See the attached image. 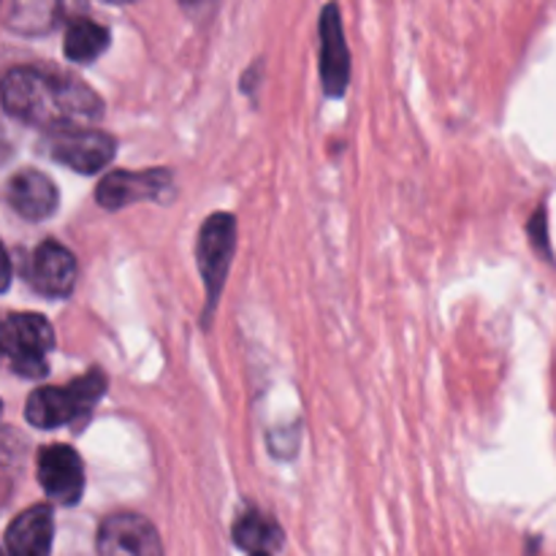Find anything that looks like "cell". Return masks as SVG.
<instances>
[{
    "label": "cell",
    "instance_id": "obj_5",
    "mask_svg": "<svg viewBox=\"0 0 556 556\" xmlns=\"http://www.w3.org/2000/svg\"><path fill=\"white\" fill-rule=\"evenodd\" d=\"M233 250H237V220H233V215L215 212L212 217H206L199 233V244H195V261H199V271L204 277L206 309L210 313L220 299L228 266L233 261Z\"/></svg>",
    "mask_w": 556,
    "mask_h": 556
},
{
    "label": "cell",
    "instance_id": "obj_16",
    "mask_svg": "<svg viewBox=\"0 0 556 556\" xmlns=\"http://www.w3.org/2000/svg\"><path fill=\"white\" fill-rule=\"evenodd\" d=\"M530 231H532V239L538 242V250L541 253L548 255V237H546V210H538L535 220L530 223Z\"/></svg>",
    "mask_w": 556,
    "mask_h": 556
},
{
    "label": "cell",
    "instance_id": "obj_15",
    "mask_svg": "<svg viewBox=\"0 0 556 556\" xmlns=\"http://www.w3.org/2000/svg\"><path fill=\"white\" fill-rule=\"evenodd\" d=\"M109 47V30L87 16H74L65 27L63 52L74 63H92Z\"/></svg>",
    "mask_w": 556,
    "mask_h": 556
},
{
    "label": "cell",
    "instance_id": "obj_14",
    "mask_svg": "<svg viewBox=\"0 0 556 556\" xmlns=\"http://www.w3.org/2000/svg\"><path fill=\"white\" fill-rule=\"evenodd\" d=\"M233 543L250 554H271L282 546V530L261 510H244L233 525Z\"/></svg>",
    "mask_w": 556,
    "mask_h": 556
},
{
    "label": "cell",
    "instance_id": "obj_19",
    "mask_svg": "<svg viewBox=\"0 0 556 556\" xmlns=\"http://www.w3.org/2000/svg\"><path fill=\"white\" fill-rule=\"evenodd\" d=\"M250 556H271V554H250Z\"/></svg>",
    "mask_w": 556,
    "mask_h": 556
},
{
    "label": "cell",
    "instance_id": "obj_8",
    "mask_svg": "<svg viewBox=\"0 0 556 556\" xmlns=\"http://www.w3.org/2000/svg\"><path fill=\"white\" fill-rule=\"evenodd\" d=\"M98 556H163L155 527L139 514H114L98 530Z\"/></svg>",
    "mask_w": 556,
    "mask_h": 556
},
{
    "label": "cell",
    "instance_id": "obj_2",
    "mask_svg": "<svg viewBox=\"0 0 556 556\" xmlns=\"http://www.w3.org/2000/svg\"><path fill=\"white\" fill-rule=\"evenodd\" d=\"M106 394V378L98 369L71 380L68 386H43L27 396L25 418L36 429L79 427Z\"/></svg>",
    "mask_w": 556,
    "mask_h": 556
},
{
    "label": "cell",
    "instance_id": "obj_18",
    "mask_svg": "<svg viewBox=\"0 0 556 556\" xmlns=\"http://www.w3.org/2000/svg\"><path fill=\"white\" fill-rule=\"evenodd\" d=\"M103 3H114V5H128V3H136V0H103Z\"/></svg>",
    "mask_w": 556,
    "mask_h": 556
},
{
    "label": "cell",
    "instance_id": "obj_12",
    "mask_svg": "<svg viewBox=\"0 0 556 556\" xmlns=\"http://www.w3.org/2000/svg\"><path fill=\"white\" fill-rule=\"evenodd\" d=\"M54 543V514L49 505L22 510L5 530V556H49Z\"/></svg>",
    "mask_w": 556,
    "mask_h": 556
},
{
    "label": "cell",
    "instance_id": "obj_13",
    "mask_svg": "<svg viewBox=\"0 0 556 556\" xmlns=\"http://www.w3.org/2000/svg\"><path fill=\"white\" fill-rule=\"evenodd\" d=\"M74 0H5V25L25 36L54 30L68 16Z\"/></svg>",
    "mask_w": 556,
    "mask_h": 556
},
{
    "label": "cell",
    "instance_id": "obj_6",
    "mask_svg": "<svg viewBox=\"0 0 556 556\" xmlns=\"http://www.w3.org/2000/svg\"><path fill=\"white\" fill-rule=\"evenodd\" d=\"M174 179L166 168H147V172H112L96 188V201L106 212H117L139 201H163L172 195Z\"/></svg>",
    "mask_w": 556,
    "mask_h": 556
},
{
    "label": "cell",
    "instance_id": "obj_3",
    "mask_svg": "<svg viewBox=\"0 0 556 556\" xmlns=\"http://www.w3.org/2000/svg\"><path fill=\"white\" fill-rule=\"evenodd\" d=\"M0 345L16 375L27 380H41L49 372L47 356L54 348V329L43 315L11 313L3 320Z\"/></svg>",
    "mask_w": 556,
    "mask_h": 556
},
{
    "label": "cell",
    "instance_id": "obj_7",
    "mask_svg": "<svg viewBox=\"0 0 556 556\" xmlns=\"http://www.w3.org/2000/svg\"><path fill=\"white\" fill-rule=\"evenodd\" d=\"M38 483L43 494L58 505H76L85 494V465L71 445H47L38 451Z\"/></svg>",
    "mask_w": 556,
    "mask_h": 556
},
{
    "label": "cell",
    "instance_id": "obj_11",
    "mask_svg": "<svg viewBox=\"0 0 556 556\" xmlns=\"http://www.w3.org/2000/svg\"><path fill=\"white\" fill-rule=\"evenodd\" d=\"M5 199H9L11 210H14L16 215L33 223L52 217L60 204V193L58 188H54L52 179L41 172H33V168L16 172L14 177L9 179Z\"/></svg>",
    "mask_w": 556,
    "mask_h": 556
},
{
    "label": "cell",
    "instance_id": "obj_17",
    "mask_svg": "<svg viewBox=\"0 0 556 556\" xmlns=\"http://www.w3.org/2000/svg\"><path fill=\"white\" fill-rule=\"evenodd\" d=\"M179 3H182L188 11H193V14H199L201 9H210L215 0H179Z\"/></svg>",
    "mask_w": 556,
    "mask_h": 556
},
{
    "label": "cell",
    "instance_id": "obj_4",
    "mask_svg": "<svg viewBox=\"0 0 556 556\" xmlns=\"http://www.w3.org/2000/svg\"><path fill=\"white\" fill-rule=\"evenodd\" d=\"M41 152H47L54 163H63L79 174H96L112 163L117 141L114 136L90 128V125H68V128L47 130Z\"/></svg>",
    "mask_w": 556,
    "mask_h": 556
},
{
    "label": "cell",
    "instance_id": "obj_10",
    "mask_svg": "<svg viewBox=\"0 0 556 556\" xmlns=\"http://www.w3.org/2000/svg\"><path fill=\"white\" fill-rule=\"evenodd\" d=\"M320 81L329 98H342L351 85V52L337 3H329L320 14Z\"/></svg>",
    "mask_w": 556,
    "mask_h": 556
},
{
    "label": "cell",
    "instance_id": "obj_9",
    "mask_svg": "<svg viewBox=\"0 0 556 556\" xmlns=\"http://www.w3.org/2000/svg\"><path fill=\"white\" fill-rule=\"evenodd\" d=\"M25 280L36 293L49 299L71 296L76 286V258L60 242L38 244L25 269Z\"/></svg>",
    "mask_w": 556,
    "mask_h": 556
},
{
    "label": "cell",
    "instance_id": "obj_1",
    "mask_svg": "<svg viewBox=\"0 0 556 556\" xmlns=\"http://www.w3.org/2000/svg\"><path fill=\"white\" fill-rule=\"evenodd\" d=\"M3 109L33 128L54 130L101 119L103 101L76 76L20 65L3 76Z\"/></svg>",
    "mask_w": 556,
    "mask_h": 556
}]
</instances>
